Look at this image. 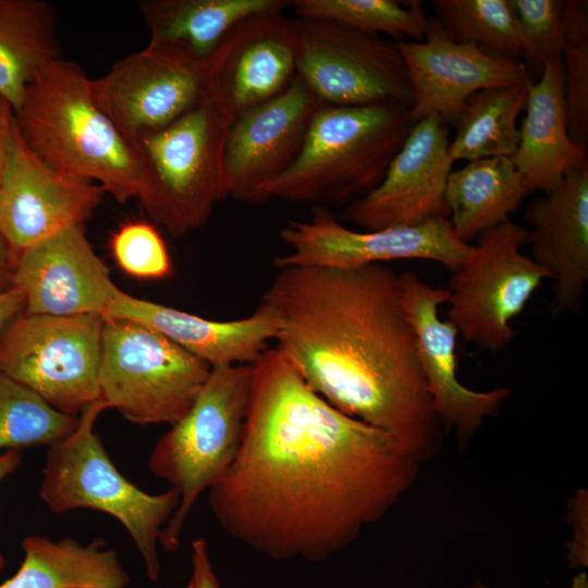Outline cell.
<instances>
[{
    "mask_svg": "<svg viewBox=\"0 0 588 588\" xmlns=\"http://www.w3.org/2000/svg\"><path fill=\"white\" fill-rule=\"evenodd\" d=\"M12 286L24 313L103 316L120 289L89 243L84 224L69 226L15 256Z\"/></svg>",
    "mask_w": 588,
    "mask_h": 588,
    "instance_id": "cell-18",
    "label": "cell"
},
{
    "mask_svg": "<svg viewBox=\"0 0 588 588\" xmlns=\"http://www.w3.org/2000/svg\"><path fill=\"white\" fill-rule=\"evenodd\" d=\"M283 10L257 12L226 37L224 75L236 117L280 95L297 75L293 19Z\"/></svg>",
    "mask_w": 588,
    "mask_h": 588,
    "instance_id": "cell-22",
    "label": "cell"
},
{
    "mask_svg": "<svg viewBox=\"0 0 588 588\" xmlns=\"http://www.w3.org/2000/svg\"><path fill=\"white\" fill-rule=\"evenodd\" d=\"M528 193L509 157L478 159L451 171L445 200L454 233L469 244L482 232L510 220Z\"/></svg>",
    "mask_w": 588,
    "mask_h": 588,
    "instance_id": "cell-26",
    "label": "cell"
},
{
    "mask_svg": "<svg viewBox=\"0 0 588 588\" xmlns=\"http://www.w3.org/2000/svg\"><path fill=\"white\" fill-rule=\"evenodd\" d=\"M103 194L99 185L44 162L25 145L15 125L0 185V234L15 256L69 226L84 224Z\"/></svg>",
    "mask_w": 588,
    "mask_h": 588,
    "instance_id": "cell-19",
    "label": "cell"
},
{
    "mask_svg": "<svg viewBox=\"0 0 588 588\" xmlns=\"http://www.w3.org/2000/svg\"><path fill=\"white\" fill-rule=\"evenodd\" d=\"M61 57L58 20L42 0H0V96L20 108L36 74Z\"/></svg>",
    "mask_w": 588,
    "mask_h": 588,
    "instance_id": "cell-27",
    "label": "cell"
},
{
    "mask_svg": "<svg viewBox=\"0 0 588 588\" xmlns=\"http://www.w3.org/2000/svg\"><path fill=\"white\" fill-rule=\"evenodd\" d=\"M14 133V110L12 106L0 96V185L9 162Z\"/></svg>",
    "mask_w": 588,
    "mask_h": 588,
    "instance_id": "cell-38",
    "label": "cell"
},
{
    "mask_svg": "<svg viewBox=\"0 0 588 588\" xmlns=\"http://www.w3.org/2000/svg\"><path fill=\"white\" fill-rule=\"evenodd\" d=\"M103 318L20 314L0 338V371L76 416L100 400Z\"/></svg>",
    "mask_w": 588,
    "mask_h": 588,
    "instance_id": "cell-9",
    "label": "cell"
},
{
    "mask_svg": "<svg viewBox=\"0 0 588 588\" xmlns=\"http://www.w3.org/2000/svg\"><path fill=\"white\" fill-rule=\"evenodd\" d=\"M91 81L63 58L45 65L14 112L17 132L54 170L99 185L119 203L138 199V154L97 103Z\"/></svg>",
    "mask_w": 588,
    "mask_h": 588,
    "instance_id": "cell-4",
    "label": "cell"
},
{
    "mask_svg": "<svg viewBox=\"0 0 588 588\" xmlns=\"http://www.w3.org/2000/svg\"><path fill=\"white\" fill-rule=\"evenodd\" d=\"M408 108L322 105L301 151L267 188V199L335 208L357 200L382 181L413 126Z\"/></svg>",
    "mask_w": 588,
    "mask_h": 588,
    "instance_id": "cell-5",
    "label": "cell"
},
{
    "mask_svg": "<svg viewBox=\"0 0 588 588\" xmlns=\"http://www.w3.org/2000/svg\"><path fill=\"white\" fill-rule=\"evenodd\" d=\"M527 230L507 220L482 232L465 261L452 271L448 320L466 342L500 352L515 338L511 321L542 282L546 271L520 253Z\"/></svg>",
    "mask_w": 588,
    "mask_h": 588,
    "instance_id": "cell-10",
    "label": "cell"
},
{
    "mask_svg": "<svg viewBox=\"0 0 588 588\" xmlns=\"http://www.w3.org/2000/svg\"><path fill=\"white\" fill-rule=\"evenodd\" d=\"M22 463V455L19 450H8L0 452V485L13 474ZM5 559L0 551V572L5 566Z\"/></svg>",
    "mask_w": 588,
    "mask_h": 588,
    "instance_id": "cell-41",
    "label": "cell"
},
{
    "mask_svg": "<svg viewBox=\"0 0 588 588\" xmlns=\"http://www.w3.org/2000/svg\"><path fill=\"white\" fill-rule=\"evenodd\" d=\"M224 60L225 41L204 60L196 103L134 145L143 169L138 200L156 223L176 237L203 226L216 204L228 197L224 152L236 113Z\"/></svg>",
    "mask_w": 588,
    "mask_h": 588,
    "instance_id": "cell-3",
    "label": "cell"
},
{
    "mask_svg": "<svg viewBox=\"0 0 588 588\" xmlns=\"http://www.w3.org/2000/svg\"><path fill=\"white\" fill-rule=\"evenodd\" d=\"M516 15L523 53L528 66L541 74L543 63L562 58L565 42L561 0H509Z\"/></svg>",
    "mask_w": 588,
    "mask_h": 588,
    "instance_id": "cell-33",
    "label": "cell"
},
{
    "mask_svg": "<svg viewBox=\"0 0 588 588\" xmlns=\"http://www.w3.org/2000/svg\"><path fill=\"white\" fill-rule=\"evenodd\" d=\"M256 307L308 387L342 413L389 433L420 464L442 448L407 319L400 273L285 266Z\"/></svg>",
    "mask_w": 588,
    "mask_h": 588,
    "instance_id": "cell-2",
    "label": "cell"
},
{
    "mask_svg": "<svg viewBox=\"0 0 588 588\" xmlns=\"http://www.w3.org/2000/svg\"><path fill=\"white\" fill-rule=\"evenodd\" d=\"M573 522V541L567 548V558L572 567L587 566V494L581 491L574 498L571 510Z\"/></svg>",
    "mask_w": 588,
    "mask_h": 588,
    "instance_id": "cell-36",
    "label": "cell"
},
{
    "mask_svg": "<svg viewBox=\"0 0 588 588\" xmlns=\"http://www.w3.org/2000/svg\"><path fill=\"white\" fill-rule=\"evenodd\" d=\"M569 588H588L587 574L586 573H579L578 575H576L573 578Z\"/></svg>",
    "mask_w": 588,
    "mask_h": 588,
    "instance_id": "cell-42",
    "label": "cell"
},
{
    "mask_svg": "<svg viewBox=\"0 0 588 588\" xmlns=\"http://www.w3.org/2000/svg\"><path fill=\"white\" fill-rule=\"evenodd\" d=\"M186 588H221L204 538L192 543V575Z\"/></svg>",
    "mask_w": 588,
    "mask_h": 588,
    "instance_id": "cell-37",
    "label": "cell"
},
{
    "mask_svg": "<svg viewBox=\"0 0 588 588\" xmlns=\"http://www.w3.org/2000/svg\"><path fill=\"white\" fill-rule=\"evenodd\" d=\"M210 370L209 364L145 324L103 318L100 400L133 424H175Z\"/></svg>",
    "mask_w": 588,
    "mask_h": 588,
    "instance_id": "cell-8",
    "label": "cell"
},
{
    "mask_svg": "<svg viewBox=\"0 0 588 588\" xmlns=\"http://www.w3.org/2000/svg\"><path fill=\"white\" fill-rule=\"evenodd\" d=\"M102 318L145 324L211 367L250 365L273 341L274 328L259 310L245 318L213 320L138 298L120 290Z\"/></svg>",
    "mask_w": 588,
    "mask_h": 588,
    "instance_id": "cell-21",
    "label": "cell"
},
{
    "mask_svg": "<svg viewBox=\"0 0 588 588\" xmlns=\"http://www.w3.org/2000/svg\"><path fill=\"white\" fill-rule=\"evenodd\" d=\"M297 75L324 105L411 108L414 91L394 41L347 25L293 19Z\"/></svg>",
    "mask_w": 588,
    "mask_h": 588,
    "instance_id": "cell-11",
    "label": "cell"
},
{
    "mask_svg": "<svg viewBox=\"0 0 588 588\" xmlns=\"http://www.w3.org/2000/svg\"><path fill=\"white\" fill-rule=\"evenodd\" d=\"M78 417L59 412L0 371V452L48 445L68 436Z\"/></svg>",
    "mask_w": 588,
    "mask_h": 588,
    "instance_id": "cell-31",
    "label": "cell"
},
{
    "mask_svg": "<svg viewBox=\"0 0 588 588\" xmlns=\"http://www.w3.org/2000/svg\"><path fill=\"white\" fill-rule=\"evenodd\" d=\"M24 295L15 287L0 292V338L9 324L24 311Z\"/></svg>",
    "mask_w": 588,
    "mask_h": 588,
    "instance_id": "cell-39",
    "label": "cell"
},
{
    "mask_svg": "<svg viewBox=\"0 0 588 588\" xmlns=\"http://www.w3.org/2000/svg\"><path fill=\"white\" fill-rule=\"evenodd\" d=\"M449 146V128L439 115L415 123L379 185L345 206L342 219L372 231L448 218Z\"/></svg>",
    "mask_w": 588,
    "mask_h": 588,
    "instance_id": "cell-15",
    "label": "cell"
},
{
    "mask_svg": "<svg viewBox=\"0 0 588 588\" xmlns=\"http://www.w3.org/2000/svg\"><path fill=\"white\" fill-rule=\"evenodd\" d=\"M279 237L289 248L274 258L285 266L350 269L393 260L425 259L450 270L461 266L471 252L445 217L413 226H390L372 231L346 228L329 209L314 207L308 220L287 221Z\"/></svg>",
    "mask_w": 588,
    "mask_h": 588,
    "instance_id": "cell-12",
    "label": "cell"
},
{
    "mask_svg": "<svg viewBox=\"0 0 588 588\" xmlns=\"http://www.w3.org/2000/svg\"><path fill=\"white\" fill-rule=\"evenodd\" d=\"M107 408L102 400L94 402L81 413L76 427L49 446L39 497L56 514L90 509L114 517L138 549L148 578L156 581L160 534L179 506L180 493L174 488L147 493L120 473L95 431Z\"/></svg>",
    "mask_w": 588,
    "mask_h": 588,
    "instance_id": "cell-6",
    "label": "cell"
},
{
    "mask_svg": "<svg viewBox=\"0 0 588 588\" xmlns=\"http://www.w3.org/2000/svg\"><path fill=\"white\" fill-rule=\"evenodd\" d=\"M292 4L291 0H142L138 8L149 42L177 47L203 61L246 17Z\"/></svg>",
    "mask_w": 588,
    "mask_h": 588,
    "instance_id": "cell-25",
    "label": "cell"
},
{
    "mask_svg": "<svg viewBox=\"0 0 588 588\" xmlns=\"http://www.w3.org/2000/svg\"><path fill=\"white\" fill-rule=\"evenodd\" d=\"M322 105L296 75L280 95L237 115L224 152L228 197L252 206L268 201L267 188L298 156Z\"/></svg>",
    "mask_w": 588,
    "mask_h": 588,
    "instance_id": "cell-14",
    "label": "cell"
},
{
    "mask_svg": "<svg viewBox=\"0 0 588 588\" xmlns=\"http://www.w3.org/2000/svg\"><path fill=\"white\" fill-rule=\"evenodd\" d=\"M15 254L0 234V292L12 287Z\"/></svg>",
    "mask_w": 588,
    "mask_h": 588,
    "instance_id": "cell-40",
    "label": "cell"
},
{
    "mask_svg": "<svg viewBox=\"0 0 588 588\" xmlns=\"http://www.w3.org/2000/svg\"><path fill=\"white\" fill-rule=\"evenodd\" d=\"M437 20L456 42L473 44L482 52L520 60L522 39L509 0H434Z\"/></svg>",
    "mask_w": 588,
    "mask_h": 588,
    "instance_id": "cell-29",
    "label": "cell"
},
{
    "mask_svg": "<svg viewBox=\"0 0 588 588\" xmlns=\"http://www.w3.org/2000/svg\"><path fill=\"white\" fill-rule=\"evenodd\" d=\"M394 42L414 91L408 110L413 125L433 114L454 122L476 91L531 81L520 60L492 57L473 44L453 41L434 17L428 19L421 41Z\"/></svg>",
    "mask_w": 588,
    "mask_h": 588,
    "instance_id": "cell-17",
    "label": "cell"
},
{
    "mask_svg": "<svg viewBox=\"0 0 588 588\" xmlns=\"http://www.w3.org/2000/svg\"><path fill=\"white\" fill-rule=\"evenodd\" d=\"M109 247L118 267L138 280H164L172 260L158 229L146 221H127L111 235Z\"/></svg>",
    "mask_w": 588,
    "mask_h": 588,
    "instance_id": "cell-32",
    "label": "cell"
},
{
    "mask_svg": "<svg viewBox=\"0 0 588 588\" xmlns=\"http://www.w3.org/2000/svg\"><path fill=\"white\" fill-rule=\"evenodd\" d=\"M400 281L433 411L442 427L454 429L458 443L464 444L487 417L498 412L510 390L475 391L465 387L457 378L458 332L439 316L440 305L449 301V290L431 286L414 271L400 273Z\"/></svg>",
    "mask_w": 588,
    "mask_h": 588,
    "instance_id": "cell-16",
    "label": "cell"
},
{
    "mask_svg": "<svg viewBox=\"0 0 588 588\" xmlns=\"http://www.w3.org/2000/svg\"><path fill=\"white\" fill-rule=\"evenodd\" d=\"M471 588H490V587H488V586H486V585H483L481 583H477L474 586H471Z\"/></svg>",
    "mask_w": 588,
    "mask_h": 588,
    "instance_id": "cell-43",
    "label": "cell"
},
{
    "mask_svg": "<svg viewBox=\"0 0 588 588\" xmlns=\"http://www.w3.org/2000/svg\"><path fill=\"white\" fill-rule=\"evenodd\" d=\"M23 561L0 588H126L130 584L118 553L102 539L83 544L73 538L53 541L28 536Z\"/></svg>",
    "mask_w": 588,
    "mask_h": 588,
    "instance_id": "cell-24",
    "label": "cell"
},
{
    "mask_svg": "<svg viewBox=\"0 0 588 588\" xmlns=\"http://www.w3.org/2000/svg\"><path fill=\"white\" fill-rule=\"evenodd\" d=\"M519 144L511 157L528 191L548 193L572 170L588 167L586 145L568 133L562 58L543 63L540 78L528 86Z\"/></svg>",
    "mask_w": 588,
    "mask_h": 588,
    "instance_id": "cell-23",
    "label": "cell"
},
{
    "mask_svg": "<svg viewBox=\"0 0 588 588\" xmlns=\"http://www.w3.org/2000/svg\"><path fill=\"white\" fill-rule=\"evenodd\" d=\"M419 467L389 433L332 406L269 347L252 364L241 446L209 504L222 529L252 550L318 562L383 518Z\"/></svg>",
    "mask_w": 588,
    "mask_h": 588,
    "instance_id": "cell-1",
    "label": "cell"
},
{
    "mask_svg": "<svg viewBox=\"0 0 588 588\" xmlns=\"http://www.w3.org/2000/svg\"><path fill=\"white\" fill-rule=\"evenodd\" d=\"M588 2L561 1V26L565 47L588 49Z\"/></svg>",
    "mask_w": 588,
    "mask_h": 588,
    "instance_id": "cell-35",
    "label": "cell"
},
{
    "mask_svg": "<svg viewBox=\"0 0 588 588\" xmlns=\"http://www.w3.org/2000/svg\"><path fill=\"white\" fill-rule=\"evenodd\" d=\"M530 82L476 91L454 121L449 146L453 162L493 157L511 158L519 144L517 118L525 110Z\"/></svg>",
    "mask_w": 588,
    "mask_h": 588,
    "instance_id": "cell-28",
    "label": "cell"
},
{
    "mask_svg": "<svg viewBox=\"0 0 588 588\" xmlns=\"http://www.w3.org/2000/svg\"><path fill=\"white\" fill-rule=\"evenodd\" d=\"M297 19L334 21L360 32L387 34L395 40L421 41L428 19L421 2L409 0H295Z\"/></svg>",
    "mask_w": 588,
    "mask_h": 588,
    "instance_id": "cell-30",
    "label": "cell"
},
{
    "mask_svg": "<svg viewBox=\"0 0 588 588\" xmlns=\"http://www.w3.org/2000/svg\"><path fill=\"white\" fill-rule=\"evenodd\" d=\"M203 78L204 60L174 46L148 42L93 79L91 86L99 107L134 147L192 108Z\"/></svg>",
    "mask_w": 588,
    "mask_h": 588,
    "instance_id": "cell-13",
    "label": "cell"
},
{
    "mask_svg": "<svg viewBox=\"0 0 588 588\" xmlns=\"http://www.w3.org/2000/svg\"><path fill=\"white\" fill-rule=\"evenodd\" d=\"M252 387L250 365L211 367L188 412L156 442L148 467L180 493V503L163 527L159 544L179 548L186 519L205 490L232 466L243 437Z\"/></svg>",
    "mask_w": 588,
    "mask_h": 588,
    "instance_id": "cell-7",
    "label": "cell"
},
{
    "mask_svg": "<svg viewBox=\"0 0 588 588\" xmlns=\"http://www.w3.org/2000/svg\"><path fill=\"white\" fill-rule=\"evenodd\" d=\"M532 200L525 242L554 281L559 310L574 309L588 280V167L569 171L554 189Z\"/></svg>",
    "mask_w": 588,
    "mask_h": 588,
    "instance_id": "cell-20",
    "label": "cell"
},
{
    "mask_svg": "<svg viewBox=\"0 0 588 588\" xmlns=\"http://www.w3.org/2000/svg\"><path fill=\"white\" fill-rule=\"evenodd\" d=\"M564 102L569 136L588 139V49L565 47L563 56Z\"/></svg>",
    "mask_w": 588,
    "mask_h": 588,
    "instance_id": "cell-34",
    "label": "cell"
}]
</instances>
